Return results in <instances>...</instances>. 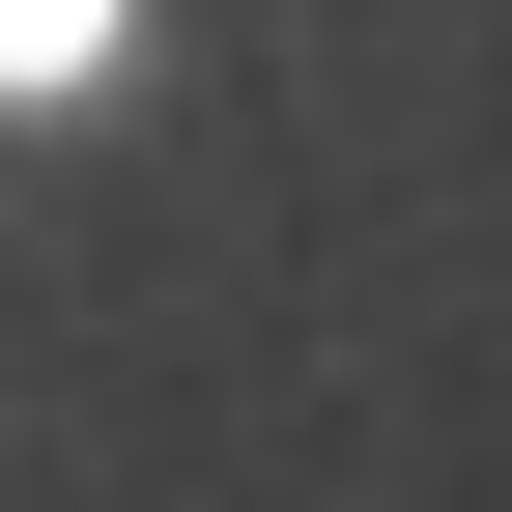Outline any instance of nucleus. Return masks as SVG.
I'll use <instances>...</instances> for the list:
<instances>
[{"label": "nucleus", "instance_id": "nucleus-1", "mask_svg": "<svg viewBox=\"0 0 512 512\" xmlns=\"http://www.w3.org/2000/svg\"><path fill=\"white\" fill-rule=\"evenodd\" d=\"M114 57V0H0V86H86Z\"/></svg>", "mask_w": 512, "mask_h": 512}]
</instances>
